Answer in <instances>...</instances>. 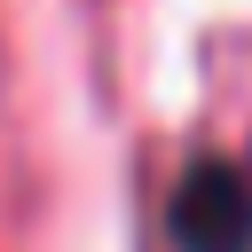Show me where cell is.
<instances>
[{
	"mask_svg": "<svg viewBox=\"0 0 252 252\" xmlns=\"http://www.w3.org/2000/svg\"><path fill=\"white\" fill-rule=\"evenodd\" d=\"M165 228L181 252H252V181L220 158L189 165L165 197Z\"/></svg>",
	"mask_w": 252,
	"mask_h": 252,
	"instance_id": "obj_1",
	"label": "cell"
}]
</instances>
